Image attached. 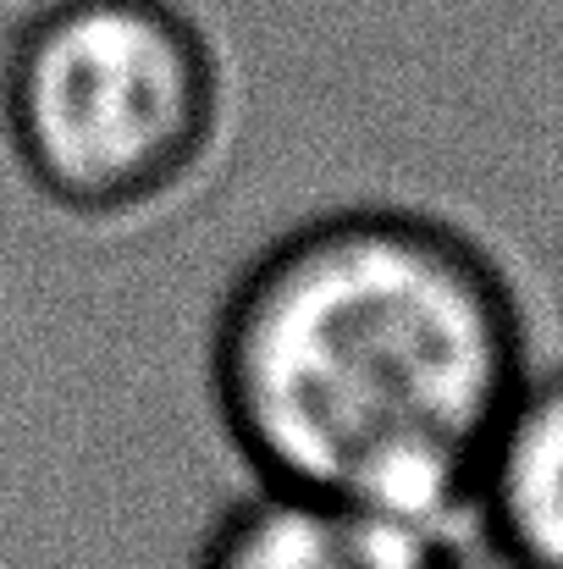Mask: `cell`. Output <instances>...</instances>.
<instances>
[{
    "label": "cell",
    "mask_w": 563,
    "mask_h": 569,
    "mask_svg": "<svg viewBox=\"0 0 563 569\" xmlns=\"http://www.w3.org/2000/svg\"><path fill=\"white\" fill-rule=\"evenodd\" d=\"M525 377L514 277L414 204L277 232L210 327V403L254 481L453 531Z\"/></svg>",
    "instance_id": "1"
},
{
    "label": "cell",
    "mask_w": 563,
    "mask_h": 569,
    "mask_svg": "<svg viewBox=\"0 0 563 569\" xmlns=\"http://www.w3.org/2000/svg\"><path fill=\"white\" fill-rule=\"evenodd\" d=\"M0 122L50 204L111 221L161 204L221 133V61L178 0H44L6 50Z\"/></svg>",
    "instance_id": "2"
},
{
    "label": "cell",
    "mask_w": 563,
    "mask_h": 569,
    "mask_svg": "<svg viewBox=\"0 0 563 569\" xmlns=\"http://www.w3.org/2000/svg\"><path fill=\"white\" fill-rule=\"evenodd\" d=\"M464 531L503 569H563V366L531 371L514 392L481 459Z\"/></svg>",
    "instance_id": "4"
},
{
    "label": "cell",
    "mask_w": 563,
    "mask_h": 569,
    "mask_svg": "<svg viewBox=\"0 0 563 569\" xmlns=\"http://www.w3.org/2000/svg\"><path fill=\"white\" fill-rule=\"evenodd\" d=\"M453 526L254 481L215 515L193 569H464Z\"/></svg>",
    "instance_id": "3"
}]
</instances>
